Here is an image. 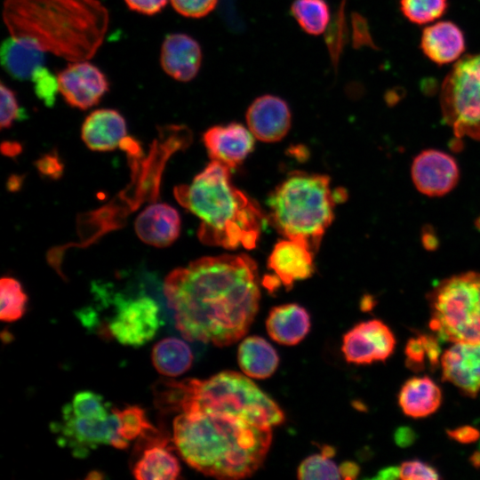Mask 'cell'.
Listing matches in <instances>:
<instances>
[{
	"mask_svg": "<svg viewBox=\"0 0 480 480\" xmlns=\"http://www.w3.org/2000/svg\"><path fill=\"white\" fill-rule=\"evenodd\" d=\"M163 292L186 340L219 347L246 334L260 298L257 266L245 254L204 257L175 268Z\"/></svg>",
	"mask_w": 480,
	"mask_h": 480,
	"instance_id": "1",
	"label": "cell"
},
{
	"mask_svg": "<svg viewBox=\"0 0 480 480\" xmlns=\"http://www.w3.org/2000/svg\"><path fill=\"white\" fill-rule=\"evenodd\" d=\"M172 429L181 458L197 471L220 479L252 475L272 440L271 428L221 413H180Z\"/></svg>",
	"mask_w": 480,
	"mask_h": 480,
	"instance_id": "2",
	"label": "cell"
},
{
	"mask_svg": "<svg viewBox=\"0 0 480 480\" xmlns=\"http://www.w3.org/2000/svg\"><path fill=\"white\" fill-rule=\"evenodd\" d=\"M3 19L11 36L71 61L94 55L108 21L97 0H5Z\"/></svg>",
	"mask_w": 480,
	"mask_h": 480,
	"instance_id": "3",
	"label": "cell"
},
{
	"mask_svg": "<svg viewBox=\"0 0 480 480\" xmlns=\"http://www.w3.org/2000/svg\"><path fill=\"white\" fill-rule=\"evenodd\" d=\"M174 196L200 220L202 243L229 250L255 248L264 213L257 202L232 184L228 166L212 161L189 185L176 187Z\"/></svg>",
	"mask_w": 480,
	"mask_h": 480,
	"instance_id": "4",
	"label": "cell"
},
{
	"mask_svg": "<svg viewBox=\"0 0 480 480\" xmlns=\"http://www.w3.org/2000/svg\"><path fill=\"white\" fill-rule=\"evenodd\" d=\"M162 412L221 413L272 428L284 420L277 404L247 377L232 371L208 379L161 380L153 387Z\"/></svg>",
	"mask_w": 480,
	"mask_h": 480,
	"instance_id": "5",
	"label": "cell"
},
{
	"mask_svg": "<svg viewBox=\"0 0 480 480\" xmlns=\"http://www.w3.org/2000/svg\"><path fill=\"white\" fill-rule=\"evenodd\" d=\"M346 196L343 189L332 188L326 175L293 172L270 194L269 219L282 236L316 252L332 222L336 204Z\"/></svg>",
	"mask_w": 480,
	"mask_h": 480,
	"instance_id": "6",
	"label": "cell"
},
{
	"mask_svg": "<svg viewBox=\"0 0 480 480\" xmlns=\"http://www.w3.org/2000/svg\"><path fill=\"white\" fill-rule=\"evenodd\" d=\"M430 329L443 341L480 342V273L439 282L428 294Z\"/></svg>",
	"mask_w": 480,
	"mask_h": 480,
	"instance_id": "7",
	"label": "cell"
},
{
	"mask_svg": "<svg viewBox=\"0 0 480 480\" xmlns=\"http://www.w3.org/2000/svg\"><path fill=\"white\" fill-rule=\"evenodd\" d=\"M441 108L456 137L480 140V53L463 57L448 74Z\"/></svg>",
	"mask_w": 480,
	"mask_h": 480,
	"instance_id": "8",
	"label": "cell"
},
{
	"mask_svg": "<svg viewBox=\"0 0 480 480\" xmlns=\"http://www.w3.org/2000/svg\"><path fill=\"white\" fill-rule=\"evenodd\" d=\"M57 443L76 458H84L100 445L125 449L129 443L119 436V420L114 410L105 418L78 416L66 405L60 420L51 424Z\"/></svg>",
	"mask_w": 480,
	"mask_h": 480,
	"instance_id": "9",
	"label": "cell"
},
{
	"mask_svg": "<svg viewBox=\"0 0 480 480\" xmlns=\"http://www.w3.org/2000/svg\"><path fill=\"white\" fill-rule=\"evenodd\" d=\"M114 311L107 324V335L120 344L143 346L151 340L162 324L158 302L146 293L126 296L116 293Z\"/></svg>",
	"mask_w": 480,
	"mask_h": 480,
	"instance_id": "10",
	"label": "cell"
},
{
	"mask_svg": "<svg viewBox=\"0 0 480 480\" xmlns=\"http://www.w3.org/2000/svg\"><path fill=\"white\" fill-rule=\"evenodd\" d=\"M396 341L390 328L382 321L372 319L356 324L342 338L345 359L356 364L385 361L394 352Z\"/></svg>",
	"mask_w": 480,
	"mask_h": 480,
	"instance_id": "11",
	"label": "cell"
},
{
	"mask_svg": "<svg viewBox=\"0 0 480 480\" xmlns=\"http://www.w3.org/2000/svg\"><path fill=\"white\" fill-rule=\"evenodd\" d=\"M57 77L59 91L66 102L82 110L97 105L108 90L104 73L86 60L69 63Z\"/></svg>",
	"mask_w": 480,
	"mask_h": 480,
	"instance_id": "12",
	"label": "cell"
},
{
	"mask_svg": "<svg viewBox=\"0 0 480 480\" xmlns=\"http://www.w3.org/2000/svg\"><path fill=\"white\" fill-rule=\"evenodd\" d=\"M415 188L428 196H442L452 191L460 178L456 160L438 149H426L418 154L411 169Z\"/></svg>",
	"mask_w": 480,
	"mask_h": 480,
	"instance_id": "13",
	"label": "cell"
},
{
	"mask_svg": "<svg viewBox=\"0 0 480 480\" xmlns=\"http://www.w3.org/2000/svg\"><path fill=\"white\" fill-rule=\"evenodd\" d=\"M442 380L469 397L480 392V342H454L441 356Z\"/></svg>",
	"mask_w": 480,
	"mask_h": 480,
	"instance_id": "14",
	"label": "cell"
},
{
	"mask_svg": "<svg viewBox=\"0 0 480 480\" xmlns=\"http://www.w3.org/2000/svg\"><path fill=\"white\" fill-rule=\"evenodd\" d=\"M253 137L244 125L231 123L209 128L204 133L203 140L212 161L231 169L242 164L253 150Z\"/></svg>",
	"mask_w": 480,
	"mask_h": 480,
	"instance_id": "15",
	"label": "cell"
},
{
	"mask_svg": "<svg viewBox=\"0 0 480 480\" xmlns=\"http://www.w3.org/2000/svg\"><path fill=\"white\" fill-rule=\"evenodd\" d=\"M292 115L280 97L266 94L255 99L246 112V122L253 136L264 142L281 140L289 132Z\"/></svg>",
	"mask_w": 480,
	"mask_h": 480,
	"instance_id": "16",
	"label": "cell"
},
{
	"mask_svg": "<svg viewBox=\"0 0 480 480\" xmlns=\"http://www.w3.org/2000/svg\"><path fill=\"white\" fill-rule=\"evenodd\" d=\"M202 62L199 44L183 33H173L164 38L160 54L164 71L180 82H188L198 73Z\"/></svg>",
	"mask_w": 480,
	"mask_h": 480,
	"instance_id": "17",
	"label": "cell"
},
{
	"mask_svg": "<svg viewBox=\"0 0 480 480\" xmlns=\"http://www.w3.org/2000/svg\"><path fill=\"white\" fill-rule=\"evenodd\" d=\"M313 252L303 243L288 239L279 241L272 250L268 267L285 288L296 281L310 277L314 272Z\"/></svg>",
	"mask_w": 480,
	"mask_h": 480,
	"instance_id": "18",
	"label": "cell"
},
{
	"mask_svg": "<svg viewBox=\"0 0 480 480\" xmlns=\"http://www.w3.org/2000/svg\"><path fill=\"white\" fill-rule=\"evenodd\" d=\"M180 218L175 208L167 204H152L136 218L134 228L139 238L156 247L171 245L180 236Z\"/></svg>",
	"mask_w": 480,
	"mask_h": 480,
	"instance_id": "19",
	"label": "cell"
},
{
	"mask_svg": "<svg viewBox=\"0 0 480 480\" xmlns=\"http://www.w3.org/2000/svg\"><path fill=\"white\" fill-rule=\"evenodd\" d=\"M126 123L116 110L100 108L87 116L82 125L81 136L93 151H111L120 147L126 138Z\"/></svg>",
	"mask_w": 480,
	"mask_h": 480,
	"instance_id": "20",
	"label": "cell"
},
{
	"mask_svg": "<svg viewBox=\"0 0 480 480\" xmlns=\"http://www.w3.org/2000/svg\"><path fill=\"white\" fill-rule=\"evenodd\" d=\"M420 48L424 54L438 65L457 60L465 51L462 30L452 21H439L423 29Z\"/></svg>",
	"mask_w": 480,
	"mask_h": 480,
	"instance_id": "21",
	"label": "cell"
},
{
	"mask_svg": "<svg viewBox=\"0 0 480 480\" xmlns=\"http://www.w3.org/2000/svg\"><path fill=\"white\" fill-rule=\"evenodd\" d=\"M269 337L276 342L293 346L308 333L310 317L308 311L295 303L274 307L266 320Z\"/></svg>",
	"mask_w": 480,
	"mask_h": 480,
	"instance_id": "22",
	"label": "cell"
},
{
	"mask_svg": "<svg viewBox=\"0 0 480 480\" xmlns=\"http://www.w3.org/2000/svg\"><path fill=\"white\" fill-rule=\"evenodd\" d=\"M45 53L31 41L10 36L1 44V65L13 79L25 81L31 78L36 68L44 66Z\"/></svg>",
	"mask_w": 480,
	"mask_h": 480,
	"instance_id": "23",
	"label": "cell"
},
{
	"mask_svg": "<svg viewBox=\"0 0 480 480\" xmlns=\"http://www.w3.org/2000/svg\"><path fill=\"white\" fill-rule=\"evenodd\" d=\"M442 391L428 376H416L407 380L398 394V404L403 412L419 419L436 412L442 404Z\"/></svg>",
	"mask_w": 480,
	"mask_h": 480,
	"instance_id": "24",
	"label": "cell"
},
{
	"mask_svg": "<svg viewBox=\"0 0 480 480\" xmlns=\"http://www.w3.org/2000/svg\"><path fill=\"white\" fill-rule=\"evenodd\" d=\"M132 474L138 480H173L180 476V466L167 441L157 438L142 452Z\"/></svg>",
	"mask_w": 480,
	"mask_h": 480,
	"instance_id": "25",
	"label": "cell"
},
{
	"mask_svg": "<svg viewBox=\"0 0 480 480\" xmlns=\"http://www.w3.org/2000/svg\"><path fill=\"white\" fill-rule=\"evenodd\" d=\"M237 360L246 376L260 380L273 375L279 363L275 348L260 336L243 340L238 348Z\"/></svg>",
	"mask_w": 480,
	"mask_h": 480,
	"instance_id": "26",
	"label": "cell"
},
{
	"mask_svg": "<svg viewBox=\"0 0 480 480\" xmlns=\"http://www.w3.org/2000/svg\"><path fill=\"white\" fill-rule=\"evenodd\" d=\"M152 363L156 370L166 377H176L192 365L193 353L189 346L177 338L159 340L152 349Z\"/></svg>",
	"mask_w": 480,
	"mask_h": 480,
	"instance_id": "27",
	"label": "cell"
},
{
	"mask_svg": "<svg viewBox=\"0 0 480 480\" xmlns=\"http://www.w3.org/2000/svg\"><path fill=\"white\" fill-rule=\"evenodd\" d=\"M291 12L301 28L311 35L323 33L330 21L325 0H294Z\"/></svg>",
	"mask_w": 480,
	"mask_h": 480,
	"instance_id": "28",
	"label": "cell"
},
{
	"mask_svg": "<svg viewBox=\"0 0 480 480\" xmlns=\"http://www.w3.org/2000/svg\"><path fill=\"white\" fill-rule=\"evenodd\" d=\"M28 295L21 284L15 278L6 276L0 282V318L12 323L23 316L27 309Z\"/></svg>",
	"mask_w": 480,
	"mask_h": 480,
	"instance_id": "29",
	"label": "cell"
},
{
	"mask_svg": "<svg viewBox=\"0 0 480 480\" xmlns=\"http://www.w3.org/2000/svg\"><path fill=\"white\" fill-rule=\"evenodd\" d=\"M334 453V449L325 445L321 454H313L306 458L298 468V478L340 479V468L331 459Z\"/></svg>",
	"mask_w": 480,
	"mask_h": 480,
	"instance_id": "30",
	"label": "cell"
},
{
	"mask_svg": "<svg viewBox=\"0 0 480 480\" xmlns=\"http://www.w3.org/2000/svg\"><path fill=\"white\" fill-rule=\"evenodd\" d=\"M114 410L119 420V436L127 443L156 431L142 408L132 405Z\"/></svg>",
	"mask_w": 480,
	"mask_h": 480,
	"instance_id": "31",
	"label": "cell"
},
{
	"mask_svg": "<svg viewBox=\"0 0 480 480\" xmlns=\"http://www.w3.org/2000/svg\"><path fill=\"white\" fill-rule=\"evenodd\" d=\"M448 7L447 0H401L403 14L412 23L423 25L442 17Z\"/></svg>",
	"mask_w": 480,
	"mask_h": 480,
	"instance_id": "32",
	"label": "cell"
},
{
	"mask_svg": "<svg viewBox=\"0 0 480 480\" xmlns=\"http://www.w3.org/2000/svg\"><path fill=\"white\" fill-rule=\"evenodd\" d=\"M65 405L76 415L97 418L108 417L113 409L101 395L91 390L77 392Z\"/></svg>",
	"mask_w": 480,
	"mask_h": 480,
	"instance_id": "33",
	"label": "cell"
},
{
	"mask_svg": "<svg viewBox=\"0 0 480 480\" xmlns=\"http://www.w3.org/2000/svg\"><path fill=\"white\" fill-rule=\"evenodd\" d=\"M345 0L342 1L340 9L336 12L333 20L327 27L325 34L326 45L333 65L336 67L340 53L347 41V25L345 19Z\"/></svg>",
	"mask_w": 480,
	"mask_h": 480,
	"instance_id": "34",
	"label": "cell"
},
{
	"mask_svg": "<svg viewBox=\"0 0 480 480\" xmlns=\"http://www.w3.org/2000/svg\"><path fill=\"white\" fill-rule=\"evenodd\" d=\"M30 79L33 82L34 91L37 98L45 106L52 107L57 92H60L57 76H54L44 66H41L34 71Z\"/></svg>",
	"mask_w": 480,
	"mask_h": 480,
	"instance_id": "35",
	"label": "cell"
},
{
	"mask_svg": "<svg viewBox=\"0 0 480 480\" xmlns=\"http://www.w3.org/2000/svg\"><path fill=\"white\" fill-rule=\"evenodd\" d=\"M1 92V128H10L17 120L26 117L25 110L19 104L15 92L3 82L0 86Z\"/></svg>",
	"mask_w": 480,
	"mask_h": 480,
	"instance_id": "36",
	"label": "cell"
},
{
	"mask_svg": "<svg viewBox=\"0 0 480 480\" xmlns=\"http://www.w3.org/2000/svg\"><path fill=\"white\" fill-rule=\"evenodd\" d=\"M400 477L404 480L440 479L438 471L431 465L420 460L404 461L400 467Z\"/></svg>",
	"mask_w": 480,
	"mask_h": 480,
	"instance_id": "37",
	"label": "cell"
},
{
	"mask_svg": "<svg viewBox=\"0 0 480 480\" xmlns=\"http://www.w3.org/2000/svg\"><path fill=\"white\" fill-rule=\"evenodd\" d=\"M174 10L189 18H202L210 13L218 0H170Z\"/></svg>",
	"mask_w": 480,
	"mask_h": 480,
	"instance_id": "38",
	"label": "cell"
},
{
	"mask_svg": "<svg viewBox=\"0 0 480 480\" xmlns=\"http://www.w3.org/2000/svg\"><path fill=\"white\" fill-rule=\"evenodd\" d=\"M405 364L413 372H420L428 360L426 346L421 334L408 340L404 349Z\"/></svg>",
	"mask_w": 480,
	"mask_h": 480,
	"instance_id": "39",
	"label": "cell"
},
{
	"mask_svg": "<svg viewBox=\"0 0 480 480\" xmlns=\"http://www.w3.org/2000/svg\"><path fill=\"white\" fill-rule=\"evenodd\" d=\"M351 24L352 42L355 48L367 46L374 50L378 49L372 40L368 22L364 17L357 12H353L351 14Z\"/></svg>",
	"mask_w": 480,
	"mask_h": 480,
	"instance_id": "40",
	"label": "cell"
},
{
	"mask_svg": "<svg viewBox=\"0 0 480 480\" xmlns=\"http://www.w3.org/2000/svg\"><path fill=\"white\" fill-rule=\"evenodd\" d=\"M36 165L41 174L58 179L63 172V164L56 153H48L40 157Z\"/></svg>",
	"mask_w": 480,
	"mask_h": 480,
	"instance_id": "41",
	"label": "cell"
},
{
	"mask_svg": "<svg viewBox=\"0 0 480 480\" xmlns=\"http://www.w3.org/2000/svg\"><path fill=\"white\" fill-rule=\"evenodd\" d=\"M446 434L450 439L464 444L475 443L480 438V431L475 427L468 425L448 429L446 430Z\"/></svg>",
	"mask_w": 480,
	"mask_h": 480,
	"instance_id": "42",
	"label": "cell"
},
{
	"mask_svg": "<svg viewBox=\"0 0 480 480\" xmlns=\"http://www.w3.org/2000/svg\"><path fill=\"white\" fill-rule=\"evenodd\" d=\"M127 6L135 12L153 15L159 12L167 4L168 0H124Z\"/></svg>",
	"mask_w": 480,
	"mask_h": 480,
	"instance_id": "43",
	"label": "cell"
},
{
	"mask_svg": "<svg viewBox=\"0 0 480 480\" xmlns=\"http://www.w3.org/2000/svg\"><path fill=\"white\" fill-rule=\"evenodd\" d=\"M418 435L408 426H401L397 428L394 433V441L399 447L405 448L412 445Z\"/></svg>",
	"mask_w": 480,
	"mask_h": 480,
	"instance_id": "44",
	"label": "cell"
},
{
	"mask_svg": "<svg viewBox=\"0 0 480 480\" xmlns=\"http://www.w3.org/2000/svg\"><path fill=\"white\" fill-rule=\"evenodd\" d=\"M339 468L341 478L347 480L356 478L360 472L359 466L356 462L349 460L342 462Z\"/></svg>",
	"mask_w": 480,
	"mask_h": 480,
	"instance_id": "45",
	"label": "cell"
},
{
	"mask_svg": "<svg viewBox=\"0 0 480 480\" xmlns=\"http://www.w3.org/2000/svg\"><path fill=\"white\" fill-rule=\"evenodd\" d=\"M420 89L426 96H433L438 90V82L434 77H424L420 82Z\"/></svg>",
	"mask_w": 480,
	"mask_h": 480,
	"instance_id": "46",
	"label": "cell"
},
{
	"mask_svg": "<svg viewBox=\"0 0 480 480\" xmlns=\"http://www.w3.org/2000/svg\"><path fill=\"white\" fill-rule=\"evenodd\" d=\"M400 477V469L397 466H389L380 469L372 479L393 480Z\"/></svg>",
	"mask_w": 480,
	"mask_h": 480,
	"instance_id": "47",
	"label": "cell"
},
{
	"mask_svg": "<svg viewBox=\"0 0 480 480\" xmlns=\"http://www.w3.org/2000/svg\"><path fill=\"white\" fill-rule=\"evenodd\" d=\"M2 151L6 156H13L20 153L21 147L17 142L4 141L2 144Z\"/></svg>",
	"mask_w": 480,
	"mask_h": 480,
	"instance_id": "48",
	"label": "cell"
},
{
	"mask_svg": "<svg viewBox=\"0 0 480 480\" xmlns=\"http://www.w3.org/2000/svg\"><path fill=\"white\" fill-rule=\"evenodd\" d=\"M385 98L388 103L393 104L399 100V93L396 90H391L386 93Z\"/></svg>",
	"mask_w": 480,
	"mask_h": 480,
	"instance_id": "49",
	"label": "cell"
},
{
	"mask_svg": "<svg viewBox=\"0 0 480 480\" xmlns=\"http://www.w3.org/2000/svg\"><path fill=\"white\" fill-rule=\"evenodd\" d=\"M469 462L474 468H480V451H476L471 454Z\"/></svg>",
	"mask_w": 480,
	"mask_h": 480,
	"instance_id": "50",
	"label": "cell"
},
{
	"mask_svg": "<svg viewBox=\"0 0 480 480\" xmlns=\"http://www.w3.org/2000/svg\"><path fill=\"white\" fill-rule=\"evenodd\" d=\"M374 304L375 303L371 297H364L361 304V308L364 311L371 310L373 308Z\"/></svg>",
	"mask_w": 480,
	"mask_h": 480,
	"instance_id": "51",
	"label": "cell"
},
{
	"mask_svg": "<svg viewBox=\"0 0 480 480\" xmlns=\"http://www.w3.org/2000/svg\"><path fill=\"white\" fill-rule=\"evenodd\" d=\"M476 226L478 229H480V217L477 218L476 221Z\"/></svg>",
	"mask_w": 480,
	"mask_h": 480,
	"instance_id": "52",
	"label": "cell"
}]
</instances>
